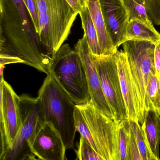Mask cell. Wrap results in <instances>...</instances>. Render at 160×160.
I'll list each match as a JSON object with an SVG mask.
<instances>
[{"label":"cell","instance_id":"cell-1","mask_svg":"<svg viewBox=\"0 0 160 160\" xmlns=\"http://www.w3.org/2000/svg\"><path fill=\"white\" fill-rule=\"evenodd\" d=\"M76 130L106 160H116L118 125L90 101L76 105Z\"/></svg>","mask_w":160,"mask_h":160},{"label":"cell","instance_id":"cell-2","mask_svg":"<svg viewBox=\"0 0 160 160\" xmlns=\"http://www.w3.org/2000/svg\"><path fill=\"white\" fill-rule=\"evenodd\" d=\"M45 122L51 123L60 133L66 150L73 149L77 132L76 104L50 72L39 91Z\"/></svg>","mask_w":160,"mask_h":160},{"label":"cell","instance_id":"cell-3","mask_svg":"<svg viewBox=\"0 0 160 160\" xmlns=\"http://www.w3.org/2000/svg\"><path fill=\"white\" fill-rule=\"evenodd\" d=\"M39 40L49 55L54 56L70 33L79 13L66 0H36Z\"/></svg>","mask_w":160,"mask_h":160},{"label":"cell","instance_id":"cell-4","mask_svg":"<svg viewBox=\"0 0 160 160\" xmlns=\"http://www.w3.org/2000/svg\"><path fill=\"white\" fill-rule=\"evenodd\" d=\"M50 72L76 105L91 101L81 59L69 44L63 45L52 57Z\"/></svg>","mask_w":160,"mask_h":160},{"label":"cell","instance_id":"cell-5","mask_svg":"<svg viewBox=\"0 0 160 160\" xmlns=\"http://www.w3.org/2000/svg\"><path fill=\"white\" fill-rule=\"evenodd\" d=\"M156 44L142 40H129L123 44L139 103L141 125L149 112L147 88L152 75H156L154 53Z\"/></svg>","mask_w":160,"mask_h":160},{"label":"cell","instance_id":"cell-6","mask_svg":"<svg viewBox=\"0 0 160 160\" xmlns=\"http://www.w3.org/2000/svg\"><path fill=\"white\" fill-rule=\"evenodd\" d=\"M20 97L22 127L11 148L1 154L0 160H25L34 155L31 143L37 132L45 123L41 101L38 97Z\"/></svg>","mask_w":160,"mask_h":160},{"label":"cell","instance_id":"cell-7","mask_svg":"<svg viewBox=\"0 0 160 160\" xmlns=\"http://www.w3.org/2000/svg\"><path fill=\"white\" fill-rule=\"evenodd\" d=\"M95 63L104 96L118 124L128 119L120 86L115 53L95 56Z\"/></svg>","mask_w":160,"mask_h":160},{"label":"cell","instance_id":"cell-8","mask_svg":"<svg viewBox=\"0 0 160 160\" xmlns=\"http://www.w3.org/2000/svg\"><path fill=\"white\" fill-rule=\"evenodd\" d=\"M1 154L13 145L22 127L20 109V97L11 86L1 77L0 83Z\"/></svg>","mask_w":160,"mask_h":160},{"label":"cell","instance_id":"cell-9","mask_svg":"<svg viewBox=\"0 0 160 160\" xmlns=\"http://www.w3.org/2000/svg\"><path fill=\"white\" fill-rule=\"evenodd\" d=\"M75 50L80 55L84 67L91 100L106 116L115 121L101 87L96 66L95 55L91 52L85 36L78 41Z\"/></svg>","mask_w":160,"mask_h":160},{"label":"cell","instance_id":"cell-10","mask_svg":"<svg viewBox=\"0 0 160 160\" xmlns=\"http://www.w3.org/2000/svg\"><path fill=\"white\" fill-rule=\"evenodd\" d=\"M108 34L116 49L126 41L129 13L123 0H99Z\"/></svg>","mask_w":160,"mask_h":160},{"label":"cell","instance_id":"cell-11","mask_svg":"<svg viewBox=\"0 0 160 160\" xmlns=\"http://www.w3.org/2000/svg\"><path fill=\"white\" fill-rule=\"evenodd\" d=\"M34 155L40 160H65V147L58 131L51 123L45 122L32 143Z\"/></svg>","mask_w":160,"mask_h":160},{"label":"cell","instance_id":"cell-12","mask_svg":"<svg viewBox=\"0 0 160 160\" xmlns=\"http://www.w3.org/2000/svg\"><path fill=\"white\" fill-rule=\"evenodd\" d=\"M115 56L121 90L128 117V120L139 122V101L132 78L126 54L124 51L117 50Z\"/></svg>","mask_w":160,"mask_h":160},{"label":"cell","instance_id":"cell-13","mask_svg":"<svg viewBox=\"0 0 160 160\" xmlns=\"http://www.w3.org/2000/svg\"><path fill=\"white\" fill-rule=\"evenodd\" d=\"M92 21L96 31L102 55L114 54L117 51L108 34L99 0H86Z\"/></svg>","mask_w":160,"mask_h":160},{"label":"cell","instance_id":"cell-14","mask_svg":"<svg viewBox=\"0 0 160 160\" xmlns=\"http://www.w3.org/2000/svg\"><path fill=\"white\" fill-rule=\"evenodd\" d=\"M142 40L156 44L160 41V34L154 25H150L136 19L130 20L126 32V41Z\"/></svg>","mask_w":160,"mask_h":160},{"label":"cell","instance_id":"cell-15","mask_svg":"<svg viewBox=\"0 0 160 160\" xmlns=\"http://www.w3.org/2000/svg\"><path fill=\"white\" fill-rule=\"evenodd\" d=\"M142 129L153 154L159 158V148L160 143V116L156 113L149 111L142 125Z\"/></svg>","mask_w":160,"mask_h":160},{"label":"cell","instance_id":"cell-16","mask_svg":"<svg viewBox=\"0 0 160 160\" xmlns=\"http://www.w3.org/2000/svg\"><path fill=\"white\" fill-rule=\"evenodd\" d=\"M79 15L81 20L82 28L84 31V35L86 37L91 52L95 56H102L99 43L97 34L92 21L86 3L79 13Z\"/></svg>","mask_w":160,"mask_h":160},{"label":"cell","instance_id":"cell-17","mask_svg":"<svg viewBox=\"0 0 160 160\" xmlns=\"http://www.w3.org/2000/svg\"><path fill=\"white\" fill-rule=\"evenodd\" d=\"M149 111L156 113L160 116V82L156 75H152L147 88Z\"/></svg>","mask_w":160,"mask_h":160},{"label":"cell","instance_id":"cell-18","mask_svg":"<svg viewBox=\"0 0 160 160\" xmlns=\"http://www.w3.org/2000/svg\"><path fill=\"white\" fill-rule=\"evenodd\" d=\"M130 130L128 120L118 125L116 160H126L127 155Z\"/></svg>","mask_w":160,"mask_h":160},{"label":"cell","instance_id":"cell-19","mask_svg":"<svg viewBox=\"0 0 160 160\" xmlns=\"http://www.w3.org/2000/svg\"><path fill=\"white\" fill-rule=\"evenodd\" d=\"M128 121L130 129L133 133L140 154L144 160H149V150L141 124L133 120Z\"/></svg>","mask_w":160,"mask_h":160},{"label":"cell","instance_id":"cell-20","mask_svg":"<svg viewBox=\"0 0 160 160\" xmlns=\"http://www.w3.org/2000/svg\"><path fill=\"white\" fill-rule=\"evenodd\" d=\"M128 10L130 20L136 19L150 25H153L145 7L134 0H123Z\"/></svg>","mask_w":160,"mask_h":160},{"label":"cell","instance_id":"cell-21","mask_svg":"<svg viewBox=\"0 0 160 160\" xmlns=\"http://www.w3.org/2000/svg\"><path fill=\"white\" fill-rule=\"evenodd\" d=\"M76 152L79 160H106L97 153L88 142L82 136H80L78 150Z\"/></svg>","mask_w":160,"mask_h":160},{"label":"cell","instance_id":"cell-22","mask_svg":"<svg viewBox=\"0 0 160 160\" xmlns=\"http://www.w3.org/2000/svg\"><path fill=\"white\" fill-rule=\"evenodd\" d=\"M143 5L153 24L160 25V0H134Z\"/></svg>","mask_w":160,"mask_h":160},{"label":"cell","instance_id":"cell-23","mask_svg":"<svg viewBox=\"0 0 160 160\" xmlns=\"http://www.w3.org/2000/svg\"><path fill=\"white\" fill-rule=\"evenodd\" d=\"M25 6L31 18L35 30L38 34L39 33L38 8L36 0H24Z\"/></svg>","mask_w":160,"mask_h":160},{"label":"cell","instance_id":"cell-24","mask_svg":"<svg viewBox=\"0 0 160 160\" xmlns=\"http://www.w3.org/2000/svg\"><path fill=\"white\" fill-rule=\"evenodd\" d=\"M129 130V140L127 155L126 160H144L142 155L140 154L133 133L130 128Z\"/></svg>","mask_w":160,"mask_h":160},{"label":"cell","instance_id":"cell-25","mask_svg":"<svg viewBox=\"0 0 160 160\" xmlns=\"http://www.w3.org/2000/svg\"><path fill=\"white\" fill-rule=\"evenodd\" d=\"M154 62H155L156 76L158 79H160V41L155 45V53H154Z\"/></svg>","mask_w":160,"mask_h":160},{"label":"cell","instance_id":"cell-26","mask_svg":"<svg viewBox=\"0 0 160 160\" xmlns=\"http://www.w3.org/2000/svg\"><path fill=\"white\" fill-rule=\"evenodd\" d=\"M78 13L81 11L86 4V0H66Z\"/></svg>","mask_w":160,"mask_h":160},{"label":"cell","instance_id":"cell-27","mask_svg":"<svg viewBox=\"0 0 160 160\" xmlns=\"http://www.w3.org/2000/svg\"><path fill=\"white\" fill-rule=\"evenodd\" d=\"M147 146H148V150H149V160H160V158H157V157H156V156H155V155H154V154H153V152H152V151H151V149H150V148H149L148 144L147 143Z\"/></svg>","mask_w":160,"mask_h":160},{"label":"cell","instance_id":"cell-28","mask_svg":"<svg viewBox=\"0 0 160 160\" xmlns=\"http://www.w3.org/2000/svg\"><path fill=\"white\" fill-rule=\"evenodd\" d=\"M36 156L35 155H33V156H29L27 159L25 160H40L39 159H37L36 158Z\"/></svg>","mask_w":160,"mask_h":160},{"label":"cell","instance_id":"cell-29","mask_svg":"<svg viewBox=\"0 0 160 160\" xmlns=\"http://www.w3.org/2000/svg\"><path fill=\"white\" fill-rule=\"evenodd\" d=\"M75 160H79V159H78V158H76V159H75Z\"/></svg>","mask_w":160,"mask_h":160},{"label":"cell","instance_id":"cell-30","mask_svg":"<svg viewBox=\"0 0 160 160\" xmlns=\"http://www.w3.org/2000/svg\"></svg>","mask_w":160,"mask_h":160}]
</instances>
